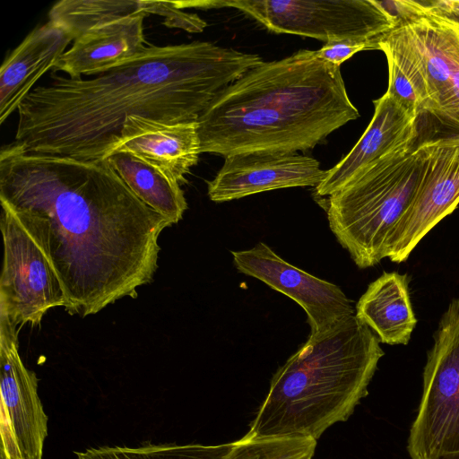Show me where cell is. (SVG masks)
I'll use <instances>...</instances> for the list:
<instances>
[{
  "mask_svg": "<svg viewBox=\"0 0 459 459\" xmlns=\"http://www.w3.org/2000/svg\"><path fill=\"white\" fill-rule=\"evenodd\" d=\"M0 221L4 245L0 315L17 327L38 326L49 309H65V295L48 259L13 215L2 208Z\"/></svg>",
  "mask_w": 459,
  "mask_h": 459,
  "instance_id": "obj_8",
  "label": "cell"
},
{
  "mask_svg": "<svg viewBox=\"0 0 459 459\" xmlns=\"http://www.w3.org/2000/svg\"><path fill=\"white\" fill-rule=\"evenodd\" d=\"M231 254L239 273L258 279L304 309L311 328L309 336L320 335L354 315L351 300L340 287L290 264L264 242Z\"/></svg>",
  "mask_w": 459,
  "mask_h": 459,
  "instance_id": "obj_10",
  "label": "cell"
},
{
  "mask_svg": "<svg viewBox=\"0 0 459 459\" xmlns=\"http://www.w3.org/2000/svg\"><path fill=\"white\" fill-rule=\"evenodd\" d=\"M359 117L340 66L301 49L263 61L215 97L197 119L201 152L307 151Z\"/></svg>",
  "mask_w": 459,
  "mask_h": 459,
  "instance_id": "obj_3",
  "label": "cell"
},
{
  "mask_svg": "<svg viewBox=\"0 0 459 459\" xmlns=\"http://www.w3.org/2000/svg\"><path fill=\"white\" fill-rule=\"evenodd\" d=\"M387 59L386 92L419 116L430 110V97L422 53L411 25L397 27L377 39Z\"/></svg>",
  "mask_w": 459,
  "mask_h": 459,
  "instance_id": "obj_19",
  "label": "cell"
},
{
  "mask_svg": "<svg viewBox=\"0 0 459 459\" xmlns=\"http://www.w3.org/2000/svg\"><path fill=\"white\" fill-rule=\"evenodd\" d=\"M194 8L232 7L275 33L330 42L376 39L395 28L376 0L194 1Z\"/></svg>",
  "mask_w": 459,
  "mask_h": 459,
  "instance_id": "obj_7",
  "label": "cell"
},
{
  "mask_svg": "<svg viewBox=\"0 0 459 459\" xmlns=\"http://www.w3.org/2000/svg\"><path fill=\"white\" fill-rule=\"evenodd\" d=\"M375 112L364 134L351 151L332 169L316 187L319 197H328L342 188L368 166L411 141L419 133L418 116L385 91L374 100Z\"/></svg>",
  "mask_w": 459,
  "mask_h": 459,
  "instance_id": "obj_14",
  "label": "cell"
},
{
  "mask_svg": "<svg viewBox=\"0 0 459 459\" xmlns=\"http://www.w3.org/2000/svg\"><path fill=\"white\" fill-rule=\"evenodd\" d=\"M104 160L147 206L164 216L171 224L182 219L187 203L177 181L127 152H114Z\"/></svg>",
  "mask_w": 459,
  "mask_h": 459,
  "instance_id": "obj_20",
  "label": "cell"
},
{
  "mask_svg": "<svg viewBox=\"0 0 459 459\" xmlns=\"http://www.w3.org/2000/svg\"><path fill=\"white\" fill-rule=\"evenodd\" d=\"M145 13L96 26L74 40L53 71L71 78L98 75L142 54L149 45L143 33Z\"/></svg>",
  "mask_w": 459,
  "mask_h": 459,
  "instance_id": "obj_15",
  "label": "cell"
},
{
  "mask_svg": "<svg viewBox=\"0 0 459 459\" xmlns=\"http://www.w3.org/2000/svg\"><path fill=\"white\" fill-rule=\"evenodd\" d=\"M0 459H6V458L1 455V456H0Z\"/></svg>",
  "mask_w": 459,
  "mask_h": 459,
  "instance_id": "obj_28",
  "label": "cell"
},
{
  "mask_svg": "<svg viewBox=\"0 0 459 459\" xmlns=\"http://www.w3.org/2000/svg\"><path fill=\"white\" fill-rule=\"evenodd\" d=\"M355 316L383 343L407 344L416 325L406 274L384 273L371 282L356 305Z\"/></svg>",
  "mask_w": 459,
  "mask_h": 459,
  "instance_id": "obj_18",
  "label": "cell"
},
{
  "mask_svg": "<svg viewBox=\"0 0 459 459\" xmlns=\"http://www.w3.org/2000/svg\"><path fill=\"white\" fill-rule=\"evenodd\" d=\"M263 60L194 41L154 46L91 79L53 75L18 107L13 143L32 154L103 160L135 116L197 121L215 97Z\"/></svg>",
  "mask_w": 459,
  "mask_h": 459,
  "instance_id": "obj_2",
  "label": "cell"
},
{
  "mask_svg": "<svg viewBox=\"0 0 459 459\" xmlns=\"http://www.w3.org/2000/svg\"><path fill=\"white\" fill-rule=\"evenodd\" d=\"M199 445H144L137 447L99 446L76 452L77 459H207Z\"/></svg>",
  "mask_w": 459,
  "mask_h": 459,
  "instance_id": "obj_23",
  "label": "cell"
},
{
  "mask_svg": "<svg viewBox=\"0 0 459 459\" xmlns=\"http://www.w3.org/2000/svg\"><path fill=\"white\" fill-rule=\"evenodd\" d=\"M428 13L459 23V0L418 1Z\"/></svg>",
  "mask_w": 459,
  "mask_h": 459,
  "instance_id": "obj_26",
  "label": "cell"
},
{
  "mask_svg": "<svg viewBox=\"0 0 459 459\" xmlns=\"http://www.w3.org/2000/svg\"><path fill=\"white\" fill-rule=\"evenodd\" d=\"M0 203L42 251L67 300L85 317L138 296L158 269L172 224L143 203L105 160L0 152Z\"/></svg>",
  "mask_w": 459,
  "mask_h": 459,
  "instance_id": "obj_1",
  "label": "cell"
},
{
  "mask_svg": "<svg viewBox=\"0 0 459 459\" xmlns=\"http://www.w3.org/2000/svg\"><path fill=\"white\" fill-rule=\"evenodd\" d=\"M379 342L355 314L309 336L273 374L247 434L317 440L347 420L368 393L384 355Z\"/></svg>",
  "mask_w": 459,
  "mask_h": 459,
  "instance_id": "obj_4",
  "label": "cell"
},
{
  "mask_svg": "<svg viewBox=\"0 0 459 459\" xmlns=\"http://www.w3.org/2000/svg\"><path fill=\"white\" fill-rule=\"evenodd\" d=\"M114 152L130 153L181 186L186 183V176L197 164L202 153L198 123L169 124L127 117L120 137L105 158Z\"/></svg>",
  "mask_w": 459,
  "mask_h": 459,
  "instance_id": "obj_13",
  "label": "cell"
},
{
  "mask_svg": "<svg viewBox=\"0 0 459 459\" xmlns=\"http://www.w3.org/2000/svg\"><path fill=\"white\" fill-rule=\"evenodd\" d=\"M431 459H459V451L444 454Z\"/></svg>",
  "mask_w": 459,
  "mask_h": 459,
  "instance_id": "obj_27",
  "label": "cell"
},
{
  "mask_svg": "<svg viewBox=\"0 0 459 459\" xmlns=\"http://www.w3.org/2000/svg\"><path fill=\"white\" fill-rule=\"evenodd\" d=\"M325 175L318 160L297 152L231 155L208 182V196L222 203L281 188L316 187Z\"/></svg>",
  "mask_w": 459,
  "mask_h": 459,
  "instance_id": "obj_12",
  "label": "cell"
},
{
  "mask_svg": "<svg viewBox=\"0 0 459 459\" xmlns=\"http://www.w3.org/2000/svg\"><path fill=\"white\" fill-rule=\"evenodd\" d=\"M155 1L62 0L48 13L49 21L69 32L74 40L89 30L116 20L153 14Z\"/></svg>",
  "mask_w": 459,
  "mask_h": 459,
  "instance_id": "obj_21",
  "label": "cell"
},
{
  "mask_svg": "<svg viewBox=\"0 0 459 459\" xmlns=\"http://www.w3.org/2000/svg\"><path fill=\"white\" fill-rule=\"evenodd\" d=\"M377 4L394 22L395 28L410 25L427 13L418 1L387 0L377 1Z\"/></svg>",
  "mask_w": 459,
  "mask_h": 459,
  "instance_id": "obj_25",
  "label": "cell"
},
{
  "mask_svg": "<svg viewBox=\"0 0 459 459\" xmlns=\"http://www.w3.org/2000/svg\"><path fill=\"white\" fill-rule=\"evenodd\" d=\"M422 53L430 110L459 117V23L426 13L410 24Z\"/></svg>",
  "mask_w": 459,
  "mask_h": 459,
  "instance_id": "obj_17",
  "label": "cell"
},
{
  "mask_svg": "<svg viewBox=\"0 0 459 459\" xmlns=\"http://www.w3.org/2000/svg\"><path fill=\"white\" fill-rule=\"evenodd\" d=\"M18 347V327L0 315L1 455L42 459L48 416L37 377L22 363Z\"/></svg>",
  "mask_w": 459,
  "mask_h": 459,
  "instance_id": "obj_9",
  "label": "cell"
},
{
  "mask_svg": "<svg viewBox=\"0 0 459 459\" xmlns=\"http://www.w3.org/2000/svg\"><path fill=\"white\" fill-rule=\"evenodd\" d=\"M458 204L459 130L430 140L420 186L389 240L387 257L404 262L423 237Z\"/></svg>",
  "mask_w": 459,
  "mask_h": 459,
  "instance_id": "obj_11",
  "label": "cell"
},
{
  "mask_svg": "<svg viewBox=\"0 0 459 459\" xmlns=\"http://www.w3.org/2000/svg\"><path fill=\"white\" fill-rule=\"evenodd\" d=\"M433 137L423 136L419 126L411 141L323 200L332 232L359 268L387 257L389 240L420 186Z\"/></svg>",
  "mask_w": 459,
  "mask_h": 459,
  "instance_id": "obj_5",
  "label": "cell"
},
{
  "mask_svg": "<svg viewBox=\"0 0 459 459\" xmlns=\"http://www.w3.org/2000/svg\"><path fill=\"white\" fill-rule=\"evenodd\" d=\"M316 440L291 437H255L247 433L228 445L219 459H312Z\"/></svg>",
  "mask_w": 459,
  "mask_h": 459,
  "instance_id": "obj_22",
  "label": "cell"
},
{
  "mask_svg": "<svg viewBox=\"0 0 459 459\" xmlns=\"http://www.w3.org/2000/svg\"><path fill=\"white\" fill-rule=\"evenodd\" d=\"M457 120L459 121V117H457Z\"/></svg>",
  "mask_w": 459,
  "mask_h": 459,
  "instance_id": "obj_29",
  "label": "cell"
},
{
  "mask_svg": "<svg viewBox=\"0 0 459 459\" xmlns=\"http://www.w3.org/2000/svg\"><path fill=\"white\" fill-rule=\"evenodd\" d=\"M377 39L370 40L347 39L326 42L320 49L316 50L317 56L330 64L340 66L345 60L359 51L378 49Z\"/></svg>",
  "mask_w": 459,
  "mask_h": 459,
  "instance_id": "obj_24",
  "label": "cell"
},
{
  "mask_svg": "<svg viewBox=\"0 0 459 459\" xmlns=\"http://www.w3.org/2000/svg\"><path fill=\"white\" fill-rule=\"evenodd\" d=\"M411 459L459 451V299L443 314L423 370V391L410 429Z\"/></svg>",
  "mask_w": 459,
  "mask_h": 459,
  "instance_id": "obj_6",
  "label": "cell"
},
{
  "mask_svg": "<svg viewBox=\"0 0 459 459\" xmlns=\"http://www.w3.org/2000/svg\"><path fill=\"white\" fill-rule=\"evenodd\" d=\"M72 35L51 21L33 29L5 57L0 69V123L18 109L37 81L66 51Z\"/></svg>",
  "mask_w": 459,
  "mask_h": 459,
  "instance_id": "obj_16",
  "label": "cell"
}]
</instances>
